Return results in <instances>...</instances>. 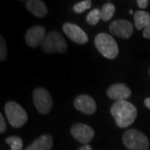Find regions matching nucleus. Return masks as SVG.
<instances>
[{"instance_id": "obj_1", "label": "nucleus", "mask_w": 150, "mask_h": 150, "mask_svg": "<svg viewBox=\"0 0 150 150\" xmlns=\"http://www.w3.org/2000/svg\"><path fill=\"white\" fill-rule=\"evenodd\" d=\"M115 123L119 128H128L133 124L138 115L137 108L133 103L125 101L115 102L110 109Z\"/></svg>"}, {"instance_id": "obj_2", "label": "nucleus", "mask_w": 150, "mask_h": 150, "mask_svg": "<svg viewBox=\"0 0 150 150\" xmlns=\"http://www.w3.org/2000/svg\"><path fill=\"white\" fill-rule=\"evenodd\" d=\"M94 43L97 49L106 59H115L118 54V46L115 39L108 33H101L95 37Z\"/></svg>"}, {"instance_id": "obj_3", "label": "nucleus", "mask_w": 150, "mask_h": 150, "mask_svg": "<svg viewBox=\"0 0 150 150\" xmlns=\"http://www.w3.org/2000/svg\"><path fill=\"white\" fill-rule=\"evenodd\" d=\"M123 143L129 150H149V149L148 138L137 129L127 130L123 135Z\"/></svg>"}, {"instance_id": "obj_4", "label": "nucleus", "mask_w": 150, "mask_h": 150, "mask_svg": "<svg viewBox=\"0 0 150 150\" xmlns=\"http://www.w3.org/2000/svg\"><path fill=\"white\" fill-rule=\"evenodd\" d=\"M6 117L13 128H21L28 121V113L20 104L8 102L4 106Z\"/></svg>"}, {"instance_id": "obj_5", "label": "nucleus", "mask_w": 150, "mask_h": 150, "mask_svg": "<svg viewBox=\"0 0 150 150\" xmlns=\"http://www.w3.org/2000/svg\"><path fill=\"white\" fill-rule=\"evenodd\" d=\"M42 50L47 54L60 53L64 54L67 51L68 46L66 41L60 33L52 31L48 33L42 43Z\"/></svg>"}, {"instance_id": "obj_6", "label": "nucleus", "mask_w": 150, "mask_h": 150, "mask_svg": "<svg viewBox=\"0 0 150 150\" xmlns=\"http://www.w3.org/2000/svg\"><path fill=\"white\" fill-rule=\"evenodd\" d=\"M33 99L38 112L42 114H47L50 112L53 106V99L47 89L37 88L33 91Z\"/></svg>"}, {"instance_id": "obj_7", "label": "nucleus", "mask_w": 150, "mask_h": 150, "mask_svg": "<svg viewBox=\"0 0 150 150\" xmlns=\"http://www.w3.org/2000/svg\"><path fill=\"white\" fill-rule=\"evenodd\" d=\"M70 132L75 139L84 145L89 143L94 136L93 129L84 123H75L72 126Z\"/></svg>"}, {"instance_id": "obj_8", "label": "nucleus", "mask_w": 150, "mask_h": 150, "mask_svg": "<svg viewBox=\"0 0 150 150\" xmlns=\"http://www.w3.org/2000/svg\"><path fill=\"white\" fill-rule=\"evenodd\" d=\"M109 31L113 35L122 38H129L134 33V26L128 20L117 19L109 25Z\"/></svg>"}, {"instance_id": "obj_9", "label": "nucleus", "mask_w": 150, "mask_h": 150, "mask_svg": "<svg viewBox=\"0 0 150 150\" xmlns=\"http://www.w3.org/2000/svg\"><path fill=\"white\" fill-rule=\"evenodd\" d=\"M65 34L72 41L79 44H84L88 41V37L80 27L74 23H66L63 26Z\"/></svg>"}, {"instance_id": "obj_10", "label": "nucleus", "mask_w": 150, "mask_h": 150, "mask_svg": "<svg viewBox=\"0 0 150 150\" xmlns=\"http://www.w3.org/2000/svg\"><path fill=\"white\" fill-rule=\"evenodd\" d=\"M74 105L77 110L85 113L87 115L93 114L96 111V103L92 97L88 95H79L74 101Z\"/></svg>"}, {"instance_id": "obj_11", "label": "nucleus", "mask_w": 150, "mask_h": 150, "mask_svg": "<svg viewBox=\"0 0 150 150\" xmlns=\"http://www.w3.org/2000/svg\"><path fill=\"white\" fill-rule=\"evenodd\" d=\"M132 92L124 83H114L107 89V95L109 98L118 101H125L130 98Z\"/></svg>"}, {"instance_id": "obj_12", "label": "nucleus", "mask_w": 150, "mask_h": 150, "mask_svg": "<svg viewBox=\"0 0 150 150\" xmlns=\"http://www.w3.org/2000/svg\"><path fill=\"white\" fill-rule=\"evenodd\" d=\"M45 35V29L42 26H33L29 28L25 34V41L29 47L36 48L39 44L42 45Z\"/></svg>"}, {"instance_id": "obj_13", "label": "nucleus", "mask_w": 150, "mask_h": 150, "mask_svg": "<svg viewBox=\"0 0 150 150\" xmlns=\"http://www.w3.org/2000/svg\"><path fill=\"white\" fill-rule=\"evenodd\" d=\"M53 144V137L50 134H43L28 146L25 150H51Z\"/></svg>"}, {"instance_id": "obj_14", "label": "nucleus", "mask_w": 150, "mask_h": 150, "mask_svg": "<svg viewBox=\"0 0 150 150\" xmlns=\"http://www.w3.org/2000/svg\"><path fill=\"white\" fill-rule=\"evenodd\" d=\"M26 8L30 13L38 18H43L48 13V8L40 0H28L26 2Z\"/></svg>"}, {"instance_id": "obj_15", "label": "nucleus", "mask_w": 150, "mask_h": 150, "mask_svg": "<svg viewBox=\"0 0 150 150\" xmlns=\"http://www.w3.org/2000/svg\"><path fill=\"white\" fill-rule=\"evenodd\" d=\"M134 24L137 29H144L150 23V14L146 11H137L134 13Z\"/></svg>"}, {"instance_id": "obj_16", "label": "nucleus", "mask_w": 150, "mask_h": 150, "mask_svg": "<svg viewBox=\"0 0 150 150\" xmlns=\"http://www.w3.org/2000/svg\"><path fill=\"white\" fill-rule=\"evenodd\" d=\"M115 13V6L112 3H107L101 9V19L103 21H109Z\"/></svg>"}, {"instance_id": "obj_17", "label": "nucleus", "mask_w": 150, "mask_h": 150, "mask_svg": "<svg viewBox=\"0 0 150 150\" xmlns=\"http://www.w3.org/2000/svg\"><path fill=\"white\" fill-rule=\"evenodd\" d=\"M5 142L10 146L11 150H22L23 142L21 138L18 136H11L5 139Z\"/></svg>"}, {"instance_id": "obj_18", "label": "nucleus", "mask_w": 150, "mask_h": 150, "mask_svg": "<svg viewBox=\"0 0 150 150\" xmlns=\"http://www.w3.org/2000/svg\"><path fill=\"white\" fill-rule=\"evenodd\" d=\"M101 19V10L98 8H94L87 15L86 21L90 25H96Z\"/></svg>"}, {"instance_id": "obj_19", "label": "nucleus", "mask_w": 150, "mask_h": 150, "mask_svg": "<svg viewBox=\"0 0 150 150\" xmlns=\"http://www.w3.org/2000/svg\"><path fill=\"white\" fill-rule=\"evenodd\" d=\"M92 6V2L90 0H85V1H82L78 4H76L73 7V10L77 13H81L83 12H84L87 9L90 8Z\"/></svg>"}, {"instance_id": "obj_20", "label": "nucleus", "mask_w": 150, "mask_h": 150, "mask_svg": "<svg viewBox=\"0 0 150 150\" xmlns=\"http://www.w3.org/2000/svg\"><path fill=\"white\" fill-rule=\"evenodd\" d=\"M8 55V51H7V47H6L5 39L4 37H1L0 38V61L3 62L4 61Z\"/></svg>"}, {"instance_id": "obj_21", "label": "nucleus", "mask_w": 150, "mask_h": 150, "mask_svg": "<svg viewBox=\"0 0 150 150\" xmlns=\"http://www.w3.org/2000/svg\"><path fill=\"white\" fill-rule=\"evenodd\" d=\"M6 129H7V125H6L4 118L3 114L0 113V133L4 134L5 132Z\"/></svg>"}, {"instance_id": "obj_22", "label": "nucleus", "mask_w": 150, "mask_h": 150, "mask_svg": "<svg viewBox=\"0 0 150 150\" xmlns=\"http://www.w3.org/2000/svg\"><path fill=\"white\" fill-rule=\"evenodd\" d=\"M137 4L140 8H146L149 5V1L148 0H138Z\"/></svg>"}, {"instance_id": "obj_23", "label": "nucleus", "mask_w": 150, "mask_h": 150, "mask_svg": "<svg viewBox=\"0 0 150 150\" xmlns=\"http://www.w3.org/2000/svg\"><path fill=\"white\" fill-rule=\"evenodd\" d=\"M143 35L145 38H150V23L144 29Z\"/></svg>"}, {"instance_id": "obj_24", "label": "nucleus", "mask_w": 150, "mask_h": 150, "mask_svg": "<svg viewBox=\"0 0 150 150\" xmlns=\"http://www.w3.org/2000/svg\"><path fill=\"white\" fill-rule=\"evenodd\" d=\"M78 150H93V149H92V147L90 145L85 144L83 145V146H82V147H80Z\"/></svg>"}, {"instance_id": "obj_25", "label": "nucleus", "mask_w": 150, "mask_h": 150, "mask_svg": "<svg viewBox=\"0 0 150 150\" xmlns=\"http://www.w3.org/2000/svg\"><path fill=\"white\" fill-rule=\"evenodd\" d=\"M144 104L146 107L148 108L149 109H150V98H145Z\"/></svg>"}, {"instance_id": "obj_26", "label": "nucleus", "mask_w": 150, "mask_h": 150, "mask_svg": "<svg viewBox=\"0 0 150 150\" xmlns=\"http://www.w3.org/2000/svg\"><path fill=\"white\" fill-rule=\"evenodd\" d=\"M149 74H150V69H149Z\"/></svg>"}]
</instances>
